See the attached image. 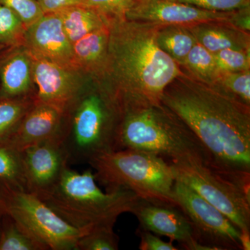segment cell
Instances as JSON below:
<instances>
[{"mask_svg": "<svg viewBox=\"0 0 250 250\" xmlns=\"http://www.w3.org/2000/svg\"><path fill=\"white\" fill-rule=\"evenodd\" d=\"M0 180L27 191L22 152L3 144H0Z\"/></svg>", "mask_w": 250, "mask_h": 250, "instance_id": "cell-23", "label": "cell"}, {"mask_svg": "<svg viewBox=\"0 0 250 250\" xmlns=\"http://www.w3.org/2000/svg\"><path fill=\"white\" fill-rule=\"evenodd\" d=\"M213 54L220 73L250 70V50L226 49Z\"/></svg>", "mask_w": 250, "mask_h": 250, "instance_id": "cell-28", "label": "cell"}, {"mask_svg": "<svg viewBox=\"0 0 250 250\" xmlns=\"http://www.w3.org/2000/svg\"><path fill=\"white\" fill-rule=\"evenodd\" d=\"M34 103V97L0 98V141L16 127Z\"/></svg>", "mask_w": 250, "mask_h": 250, "instance_id": "cell-24", "label": "cell"}, {"mask_svg": "<svg viewBox=\"0 0 250 250\" xmlns=\"http://www.w3.org/2000/svg\"><path fill=\"white\" fill-rule=\"evenodd\" d=\"M21 152L27 190L39 197L52 190L70 166L59 137L36 143Z\"/></svg>", "mask_w": 250, "mask_h": 250, "instance_id": "cell-12", "label": "cell"}, {"mask_svg": "<svg viewBox=\"0 0 250 250\" xmlns=\"http://www.w3.org/2000/svg\"><path fill=\"white\" fill-rule=\"evenodd\" d=\"M0 4L14 11L27 27L44 14L37 0H0Z\"/></svg>", "mask_w": 250, "mask_h": 250, "instance_id": "cell-29", "label": "cell"}, {"mask_svg": "<svg viewBox=\"0 0 250 250\" xmlns=\"http://www.w3.org/2000/svg\"><path fill=\"white\" fill-rule=\"evenodd\" d=\"M113 225H104L92 229L79 238L76 250H117L119 238Z\"/></svg>", "mask_w": 250, "mask_h": 250, "instance_id": "cell-27", "label": "cell"}, {"mask_svg": "<svg viewBox=\"0 0 250 250\" xmlns=\"http://www.w3.org/2000/svg\"><path fill=\"white\" fill-rule=\"evenodd\" d=\"M34 58L24 45L0 52V98H35Z\"/></svg>", "mask_w": 250, "mask_h": 250, "instance_id": "cell-16", "label": "cell"}, {"mask_svg": "<svg viewBox=\"0 0 250 250\" xmlns=\"http://www.w3.org/2000/svg\"><path fill=\"white\" fill-rule=\"evenodd\" d=\"M27 26L14 11L0 4V45H24Z\"/></svg>", "mask_w": 250, "mask_h": 250, "instance_id": "cell-25", "label": "cell"}, {"mask_svg": "<svg viewBox=\"0 0 250 250\" xmlns=\"http://www.w3.org/2000/svg\"><path fill=\"white\" fill-rule=\"evenodd\" d=\"M176 205L190 220L196 241L205 250H241L239 229L191 188L176 179Z\"/></svg>", "mask_w": 250, "mask_h": 250, "instance_id": "cell-9", "label": "cell"}, {"mask_svg": "<svg viewBox=\"0 0 250 250\" xmlns=\"http://www.w3.org/2000/svg\"><path fill=\"white\" fill-rule=\"evenodd\" d=\"M9 215L4 213L0 229V250H48Z\"/></svg>", "mask_w": 250, "mask_h": 250, "instance_id": "cell-21", "label": "cell"}, {"mask_svg": "<svg viewBox=\"0 0 250 250\" xmlns=\"http://www.w3.org/2000/svg\"><path fill=\"white\" fill-rule=\"evenodd\" d=\"M5 48H6V47H4V46L0 45V52H1L2 49H4Z\"/></svg>", "mask_w": 250, "mask_h": 250, "instance_id": "cell-36", "label": "cell"}, {"mask_svg": "<svg viewBox=\"0 0 250 250\" xmlns=\"http://www.w3.org/2000/svg\"><path fill=\"white\" fill-rule=\"evenodd\" d=\"M44 14L55 13L60 10L83 4V0H37Z\"/></svg>", "mask_w": 250, "mask_h": 250, "instance_id": "cell-33", "label": "cell"}, {"mask_svg": "<svg viewBox=\"0 0 250 250\" xmlns=\"http://www.w3.org/2000/svg\"><path fill=\"white\" fill-rule=\"evenodd\" d=\"M96 182L90 169L80 173L68 166L53 188L40 198L62 220L82 231L115 226L120 215L131 213L139 197L125 189L103 192Z\"/></svg>", "mask_w": 250, "mask_h": 250, "instance_id": "cell-4", "label": "cell"}, {"mask_svg": "<svg viewBox=\"0 0 250 250\" xmlns=\"http://www.w3.org/2000/svg\"><path fill=\"white\" fill-rule=\"evenodd\" d=\"M208 11L229 12L250 6V0H175Z\"/></svg>", "mask_w": 250, "mask_h": 250, "instance_id": "cell-31", "label": "cell"}, {"mask_svg": "<svg viewBox=\"0 0 250 250\" xmlns=\"http://www.w3.org/2000/svg\"><path fill=\"white\" fill-rule=\"evenodd\" d=\"M189 76L212 85L220 75L214 54L196 42L188 54L183 65L181 66Z\"/></svg>", "mask_w": 250, "mask_h": 250, "instance_id": "cell-22", "label": "cell"}, {"mask_svg": "<svg viewBox=\"0 0 250 250\" xmlns=\"http://www.w3.org/2000/svg\"><path fill=\"white\" fill-rule=\"evenodd\" d=\"M123 149L152 153L170 159L171 164H211L208 151L196 135L162 104L122 113L116 150Z\"/></svg>", "mask_w": 250, "mask_h": 250, "instance_id": "cell-3", "label": "cell"}, {"mask_svg": "<svg viewBox=\"0 0 250 250\" xmlns=\"http://www.w3.org/2000/svg\"><path fill=\"white\" fill-rule=\"evenodd\" d=\"M234 11H208L175 0H134L125 17L129 21L158 25L192 27L211 22L233 24Z\"/></svg>", "mask_w": 250, "mask_h": 250, "instance_id": "cell-10", "label": "cell"}, {"mask_svg": "<svg viewBox=\"0 0 250 250\" xmlns=\"http://www.w3.org/2000/svg\"><path fill=\"white\" fill-rule=\"evenodd\" d=\"M121 115L115 104L95 85L85 88L64 113L59 139L69 165H83L94 156L116 150Z\"/></svg>", "mask_w": 250, "mask_h": 250, "instance_id": "cell-5", "label": "cell"}, {"mask_svg": "<svg viewBox=\"0 0 250 250\" xmlns=\"http://www.w3.org/2000/svg\"><path fill=\"white\" fill-rule=\"evenodd\" d=\"M134 0H83V6L91 8L106 18L125 17Z\"/></svg>", "mask_w": 250, "mask_h": 250, "instance_id": "cell-30", "label": "cell"}, {"mask_svg": "<svg viewBox=\"0 0 250 250\" xmlns=\"http://www.w3.org/2000/svg\"><path fill=\"white\" fill-rule=\"evenodd\" d=\"M160 26L125 17L109 19L106 68L95 85L109 97L120 115L161 105L167 85L184 72L158 45Z\"/></svg>", "mask_w": 250, "mask_h": 250, "instance_id": "cell-2", "label": "cell"}, {"mask_svg": "<svg viewBox=\"0 0 250 250\" xmlns=\"http://www.w3.org/2000/svg\"><path fill=\"white\" fill-rule=\"evenodd\" d=\"M72 43L93 31L108 26L109 19L91 8L83 5L70 6L55 12Z\"/></svg>", "mask_w": 250, "mask_h": 250, "instance_id": "cell-19", "label": "cell"}, {"mask_svg": "<svg viewBox=\"0 0 250 250\" xmlns=\"http://www.w3.org/2000/svg\"><path fill=\"white\" fill-rule=\"evenodd\" d=\"M63 116L64 112L58 108L35 100L16 127L0 144L22 152L36 143L59 138Z\"/></svg>", "mask_w": 250, "mask_h": 250, "instance_id": "cell-15", "label": "cell"}, {"mask_svg": "<svg viewBox=\"0 0 250 250\" xmlns=\"http://www.w3.org/2000/svg\"><path fill=\"white\" fill-rule=\"evenodd\" d=\"M197 42L211 53L226 49L250 50V32L228 22L202 23L190 27Z\"/></svg>", "mask_w": 250, "mask_h": 250, "instance_id": "cell-18", "label": "cell"}, {"mask_svg": "<svg viewBox=\"0 0 250 250\" xmlns=\"http://www.w3.org/2000/svg\"><path fill=\"white\" fill-rule=\"evenodd\" d=\"M88 164L107 192L125 189L143 200L177 207L173 197L175 172L161 156L137 149H118L94 156Z\"/></svg>", "mask_w": 250, "mask_h": 250, "instance_id": "cell-6", "label": "cell"}, {"mask_svg": "<svg viewBox=\"0 0 250 250\" xmlns=\"http://www.w3.org/2000/svg\"><path fill=\"white\" fill-rule=\"evenodd\" d=\"M109 29L106 27L93 31L72 43L74 61L77 70L91 77L95 84L103 80L106 60Z\"/></svg>", "mask_w": 250, "mask_h": 250, "instance_id": "cell-17", "label": "cell"}, {"mask_svg": "<svg viewBox=\"0 0 250 250\" xmlns=\"http://www.w3.org/2000/svg\"><path fill=\"white\" fill-rule=\"evenodd\" d=\"M138 236L141 239L139 249L141 250H177L179 248H176L172 244V242H166L163 241L160 237L156 236L154 233L143 229H138L136 231Z\"/></svg>", "mask_w": 250, "mask_h": 250, "instance_id": "cell-32", "label": "cell"}, {"mask_svg": "<svg viewBox=\"0 0 250 250\" xmlns=\"http://www.w3.org/2000/svg\"><path fill=\"white\" fill-rule=\"evenodd\" d=\"M34 58L35 100L65 113L85 89L84 75L79 70L45 59Z\"/></svg>", "mask_w": 250, "mask_h": 250, "instance_id": "cell-11", "label": "cell"}, {"mask_svg": "<svg viewBox=\"0 0 250 250\" xmlns=\"http://www.w3.org/2000/svg\"><path fill=\"white\" fill-rule=\"evenodd\" d=\"M211 86L250 106V70L220 73Z\"/></svg>", "mask_w": 250, "mask_h": 250, "instance_id": "cell-26", "label": "cell"}, {"mask_svg": "<svg viewBox=\"0 0 250 250\" xmlns=\"http://www.w3.org/2000/svg\"><path fill=\"white\" fill-rule=\"evenodd\" d=\"M0 208L49 250H76L79 238L87 232L66 223L37 195L2 180H0Z\"/></svg>", "mask_w": 250, "mask_h": 250, "instance_id": "cell-7", "label": "cell"}, {"mask_svg": "<svg viewBox=\"0 0 250 250\" xmlns=\"http://www.w3.org/2000/svg\"><path fill=\"white\" fill-rule=\"evenodd\" d=\"M240 243H241L242 250H250V231L243 230L240 233Z\"/></svg>", "mask_w": 250, "mask_h": 250, "instance_id": "cell-34", "label": "cell"}, {"mask_svg": "<svg viewBox=\"0 0 250 250\" xmlns=\"http://www.w3.org/2000/svg\"><path fill=\"white\" fill-rule=\"evenodd\" d=\"M131 213L139 220V228L177 241L182 249L205 250L197 243L190 220L178 207L139 198Z\"/></svg>", "mask_w": 250, "mask_h": 250, "instance_id": "cell-13", "label": "cell"}, {"mask_svg": "<svg viewBox=\"0 0 250 250\" xmlns=\"http://www.w3.org/2000/svg\"><path fill=\"white\" fill-rule=\"evenodd\" d=\"M24 46L34 58L78 70L74 61L72 43L56 13H46L28 26Z\"/></svg>", "mask_w": 250, "mask_h": 250, "instance_id": "cell-14", "label": "cell"}, {"mask_svg": "<svg viewBox=\"0 0 250 250\" xmlns=\"http://www.w3.org/2000/svg\"><path fill=\"white\" fill-rule=\"evenodd\" d=\"M171 164L177 180L220 210L240 231H250V186L236 182L205 164Z\"/></svg>", "mask_w": 250, "mask_h": 250, "instance_id": "cell-8", "label": "cell"}, {"mask_svg": "<svg viewBox=\"0 0 250 250\" xmlns=\"http://www.w3.org/2000/svg\"><path fill=\"white\" fill-rule=\"evenodd\" d=\"M161 104L196 135L210 167L250 185V106L185 72L167 85Z\"/></svg>", "mask_w": 250, "mask_h": 250, "instance_id": "cell-1", "label": "cell"}, {"mask_svg": "<svg viewBox=\"0 0 250 250\" xmlns=\"http://www.w3.org/2000/svg\"><path fill=\"white\" fill-rule=\"evenodd\" d=\"M3 215H4V213L0 208V229H1V220H2Z\"/></svg>", "mask_w": 250, "mask_h": 250, "instance_id": "cell-35", "label": "cell"}, {"mask_svg": "<svg viewBox=\"0 0 250 250\" xmlns=\"http://www.w3.org/2000/svg\"><path fill=\"white\" fill-rule=\"evenodd\" d=\"M156 42L159 47L181 67L197 41L190 27L161 25L157 31Z\"/></svg>", "mask_w": 250, "mask_h": 250, "instance_id": "cell-20", "label": "cell"}]
</instances>
